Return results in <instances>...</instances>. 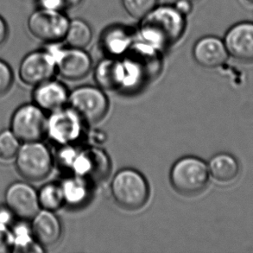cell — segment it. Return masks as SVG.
Returning <instances> with one entry per match:
<instances>
[{
  "mask_svg": "<svg viewBox=\"0 0 253 253\" xmlns=\"http://www.w3.org/2000/svg\"><path fill=\"white\" fill-rule=\"evenodd\" d=\"M185 17L174 5H157L141 19L139 40L160 51L170 47L184 33Z\"/></svg>",
  "mask_w": 253,
  "mask_h": 253,
  "instance_id": "1",
  "label": "cell"
},
{
  "mask_svg": "<svg viewBox=\"0 0 253 253\" xmlns=\"http://www.w3.org/2000/svg\"><path fill=\"white\" fill-rule=\"evenodd\" d=\"M60 165L72 169L76 175L91 182L105 180L111 171L108 155L99 148L76 150L72 145L63 146L59 152Z\"/></svg>",
  "mask_w": 253,
  "mask_h": 253,
  "instance_id": "2",
  "label": "cell"
},
{
  "mask_svg": "<svg viewBox=\"0 0 253 253\" xmlns=\"http://www.w3.org/2000/svg\"><path fill=\"white\" fill-rule=\"evenodd\" d=\"M111 192L117 204L129 211L144 208L150 197L147 180L133 169H124L114 175Z\"/></svg>",
  "mask_w": 253,
  "mask_h": 253,
  "instance_id": "3",
  "label": "cell"
},
{
  "mask_svg": "<svg viewBox=\"0 0 253 253\" xmlns=\"http://www.w3.org/2000/svg\"><path fill=\"white\" fill-rule=\"evenodd\" d=\"M209 166L202 159L184 157L174 163L169 173V180L175 191L183 195L202 193L209 184Z\"/></svg>",
  "mask_w": 253,
  "mask_h": 253,
  "instance_id": "4",
  "label": "cell"
},
{
  "mask_svg": "<svg viewBox=\"0 0 253 253\" xmlns=\"http://www.w3.org/2000/svg\"><path fill=\"white\" fill-rule=\"evenodd\" d=\"M15 166L25 180L41 181L51 173L54 158L48 146L42 141L23 143L15 158Z\"/></svg>",
  "mask_w": 253,
  "mask_h": 253,
  "instance_id": "5",
  "label": "cell"
},
{
  "mask_svg": "<svg viewBox=\"0 0 253 253\" xmlns=\"http://www.w3.org/2000/svg\"><path fill=\"white\" fill-rule=\"evenodd\" d=\"M48 119L34 103L19 106L10 119V130L21 143L42 141L47 136Z\"/></svg>",
  "mask_w": 253,
  "mask_h": 253,
  "instance_id": "6",
  "label": "cell"
},
{
  "mask_svg": "<svg viewBox=\"0 0 253 253\" xmlns=\"http://www.w3.org/2000/svg\"><path fill=\"white\" fill-rule=\"evenodd\" d=\"M84 122L97 123L102 120L108 112L109 101L100 87L84 85L69 93V102Z\"/></svg>",
  "mask_w": 253,
  "mask_h": 253,
  "instance_id": "7",
  "label": "cell"
},
{
  "mask_svg": "<svg viewBox=\"0 0 253 253\" xmlns=\"http://www.w3.org/2000/svg\"><path fill=\"white\" fill-rule=\"evenodd\" d=\"M69 19L63 11L38 8L28 18V30L38 40L57 43L64 40Z\"/></svg>",
  "mask_w": 253,
  "mask_h": 253,
  "instance_id": "8",
  "label": "cell"
},
{
  "mask_svg": "<svg viewBox=\"0 0 253 253\" xmlns=\"http://www.w3.org/2000/svg\"><path fill=\"white\" fill-rule=\"evenodd\" d=\"M47 49L51 53L55 61L56 72L63 79L79 81L85 78L92 69V59L84 48H61L54 43H49Z\"/></svg>",
  "mask_w": 253,
  "mask_h": 253,
  "instance_id": "9",
  "label": "cell"
},
{
  "mask_svg": "<svg viewBox=\"0 0 253 253\" xmlns=\"http://www.w3.org/2000/svg\"><path fill=\"white\" fill-rule=\"evenodd\" d=\"M83 119L70 107L52 113L47 123V136L62 146L72 145L82 137Z\"/></svg>",
  "mask_w": 253,
  "mask_h": 253,
  "instance_id": "10",
  "label": "cell"
},
{
  "mask_svg": "<svg viewBox=\"0 0 253 253\" xmlns=\"http://www.w3.org/2000/svg\"><path fill=\"white\" fill-rule=\"evenodd\" d=\"M55 72V58L48 49L28 53L21 60L18 68V76L21 82L33 86L51 80Z\"/></svg>",
  "mask_w": 253,
  "mask_h": 253,
  "instance_id": "11",
  "label": "cell"
},
{
  "mask_svg": "<svg viewBox=\"0 0 253 253\" xmlns=\"http://www.w3.org/2000/svg\"><path fill=\"white\" fill-rule=\"evenodd\" d=\"M4 201L15 217L23 220H31L41 209L38 191L32 185L24 181L11 183L5 191Z\"/></svg>",
  "mask_w": 253,
  "mask_h": 253,
  "instance_id": "12",
  "label": "cell"
},
{
  "mask_svg": "<svg viewBox=\"0 0 253 253\" xmlns=\"http://www.w3.org/2000/svg\"><path fill=\"white\" fill-rule=\"evenodd\" d=\"M223 41L233 59L243 63H253V23L243 22L233 25Z\"/></svg>",
  "mask_w": 253,
  "mask_h": 253,
  "instance_id": "13",
  "label": "cell"
},
{
  "mask_svg": "<svg viewBox=\"0 0 253 253\" xmlns=\"http://www.w3.org/2000/svg\"><path fill=\"white\" fill-rule=\"evenodd\" d=\"M193 56L203 68L216 69L227 61L229 54L223 40L214 36H207L195 42Z\"/></svg>",
  "mask_w": 253,
  "mask_h": 253,
  "instance_id": "14",
  "label": "cell"
},
{
  "mask_svg": "<svg viewBox=\"0 0 253 253\" xmlns=\"http://www.w3.org/2000/svg\"><path fill=\"white\" fill-rule=\"evenodd\" d=\"M31 227L35 240L42 248L53 247L61 240L62 223L55 212L40 209L31 219Z\"/></svg>",
  "mask_w": 253,
  "mask_h": 253,
  "instance_id": "15",
  "label": "cell"
},
{
  "mask_svg": "<svg viewBox=\"0 0 253 253\" xmlns=\"http://www.w3.org/2000/svg\"><path fill=\"white\" fill-rule=\"evenodd\" d=\"M94 78L99 87L107 91L126 88L127 74L122 59L108 57L98 63L94 70Z\"/></svg>",
  "mask_w": 253,
  "mask_h": 253,
  "instance_id": "16",
  "label": "cell"
},
{
  "mask_svg": "<svg viewBox=\"0 0 253 253\" xmlns=\"http://www.w3.org/2000/svg\"><path fill=\"white\" fill-rule=\"evenodd\" d=\"M69 91L65 85L53 80L37 85L32 96L35 105L51 113L65 107L69 102Z\"/></svg>",
  "mask_w": 253,
  "mask_h": 253,
  "instance_id": "17",
  "label": "cell"
},
{
  "mask_svg": "<svg viewBox=\"0 0 253 253\" xmlns=\"http://www.w3.org/2000/svg\"><path fill=\"white\" fill-rule=\"evenodd\" d=\"M135 42V37L128 28L114 25L106 29L101 37V45L111 57L126 55Z\"/></svg>",
  "mask_w": 253,
  "mask_h": 253,
  "instance_id": "18",
  "label": "cell"
},
{
  "mask_svg": "<svg viewBox=\"0 0 253 253\" xmlns=\"http://www.w3.org/2000/svg\"><path fill=\"white\" fill-rule=\"evenodd\" d=\"M208 166L210 175L221 183L232 182L240 174V163L233 155L228 153H219L213 156Z\"/></svg>",
  "mask_w": 253,
  "mask_h": 253,
  "instance_id": "19",
  "label": "cell"
},
{
  "mask_svg": "<svg viewBox=\"0 0 253 253\" xmlns=\"http://www.w3.org/2000/svg\"><path fill=\"white\" fill-rule=\"evenodd\" d=\"M90 182L78 175L67 178L62 186L65 204L79 207L86 202L90 196Z\"/></svg>",
  "mask_w": 253,
  "mask_h": 253,
  "instance_id": "20",
  "label": "cell"
},
{
  "mask_svg": "<svg viewBox=\"0 0 253 253\" xmlns=\"http://www.w3.org/2000/svg\"><path fill=\"white\" fill-rule=\"evenodd\" d=\"M11 230L13 239V253H32L42 252V247L35 240L31 225L27 220L17 222Z\"/></svg>",
  "mask_w": 253,
  "mask_h": 253,
  "instance_id": "21",
  "label": "cell"
},
{
  "mask_svg": "<svg viewBox=\"0 0 253 253\" xmlns=\"http://www.w3.org/2000/svg\"><path fill=\"white\" fill-rule=\"evenodd\" d=\"M92 31L85 20L75 18L69 20L64 41L69 47L85 48L92 41Z\"/></svg>",
  "mask_w": 253,
  "mask_h": 253,
  "instance_id": "22",
  "label": "cell"
},
{
  "mask_svg": "<svg viewBox=\"0 0 253 253\" xmlns=\"http://www.w3.org/2000/svg\"><path fill=\"white\" fill-rule=\"evenodd\" d=\"M38 202L41 209L56 212L65 205L64 195L61 184L47 183L38 191Z\"/></svg>",
  "mask_w": 253,
  "mask_h": 253,
  "instance_id": "23",
  "label": "cell"
},
{
  "mask_svg": "<svg viewBox=\"0 0 253 253\" xmlns=\"http://www.w3.org/2000/svg\"><path fill=\"white\" fill-rule=\"evenodd\" d=\"M21 142L10 130L0 132V160L10 161L15 159L19 151Z\"/></svg>",
  "mask_w": 253,
  "mask_h": 253,
  "instance_id": "24",
  "label": "cell"
},
{
  "mask_svg": "<svg viewBox=\"0 0 253 253\" xmlns=\"http://www.w3.org/2000/svg\"><path fill=\"white\" fill-rule=\"evenodd\" d=\"M127 14L141 20L158 5V0H121Z\"/></svg>",
  "mask_w": 253,
  "mask_h": 253,
  "instance_id": "25",
  "label": "cell"
},
{
  "mask_svg": "<svg viewBox=\"0 0 253 253\" xmlns=\"http://www.w3.org/2000/svg\"><path fill=\"white\" fill-rule=\"evenodd\" d=\"M14 82V74L10 66L0 59V96L10 91Z\"/></svg>",
  "mask_w": 253,
  "mask_h": 253,
  "instance_id": "26",
  "label": "cell"
},
{
  "mask_svg": "<svg viewBox=\"0 0 253 253\" xmlns=\"http://www.w3.org/2000/svg\"><path fill=\"white\" fill-rule=\"evenodd\" d=\"M13 253V239L9 226L0 225V253Z\"/></svg>",
  "mask_w": 253,
  "mask_h": 253,
  "instance_id": "27",
  "label": "cell"
},
{
  "mask_svg": "<svg viewBox=\"0 0 253 253\" xmlns=\"http://www.w3.org/2000/svg\"><path fill=\"white\" fill-rule=\"evenodd\" d=\"M14 217L13 212L6 205L0 206V225L10 226V223L13 221Z\"/></svg>",
  "mask_w": 253,
  "mask_h": 253,
  "instance_id": "28",
  "label": "cell"
},
{
  "mask_svg": "<svg viewBox=\"0 0 253 253\" xmlns=\"http://www.w3.org/2000/svg\"><path fill=\"white\" fill-rule=\"evenodd\" d=\"M192 3H193L188 0H177V2L174 5L179 11H181V13L186 16L191 12Z\"/></svg>",
  "mask_w": 253,
  "mask_h": 253,
  "instance_id": "29",
  "label": "cell"
},
{
  "mask_svg": "<svg viewBox=\"0 0 253 253\" xmlns=\"http://www.w3.org/2000/svg\"><path fill=\"white\" fill-rule=\"evenodd\" d=\"M9 34V29L5 20L3 19V17L0 16V46L4 43V42L6 41Z\"/></svg>",
  "mask_w": 253,
  "mask_h": 253,
  "instance_id": "30",
  "label": "cell"
},
{
  "mask_svg": "<svg viewBox=\"0 0 253 253\" xmlns=\"http://www.w3.org/2000/svg\"><path fill=\"white\" fill-rule=\"evenodd\" d=\"M82 1L83 0H60L64 10H69L79 5L80 3H82Z\"/></svg>",
  "mask_w": 253,
  "mask_h": 253,
  "instance_id": "31",
  "label": "cell"
},
{
  "mask_svg": "<svg viewBox=\"0 0 253 253\" xmlns=\"http://www.w3.org/2000/svg\"><path fill=\"white\" fill-rule=\"evenodd\" d=\"M247 2H249V3H253V0H246Z\"/></svg>",
  "mask_w": 253,
  "mask_h": 253,
  "instance_id": "32",
  "label": "cell"
},
{
  "mask_svg": "<svg viewBox=\"0 0 253 253\" xmlns=\"http://www.w3.org/2000/svg\"><path fill=\"white\" fill-rule=\"evenodd\" d=\"M188 1H190V2H192V3H193V2H195V1H198V0H188Z\"/></svg>",
  "mask_w": 253,
  "mask_h": 253,
  "instance_id": "33",
  "label": "cell"
}]
</instances>
